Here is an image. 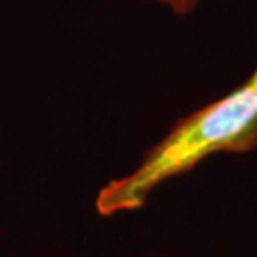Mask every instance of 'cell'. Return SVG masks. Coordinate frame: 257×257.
Masks as SVG:
<instances>
[{
    "label": "cell",
    "instance_id": "277c9868",
    "mask_svg": "<svg viewBox=\"0 0 257 257\" xmlns=\"http://www.w3.org/2000/svg\"><path fill=\"white\" fill-rule=\"evenodd\" d=\"M152 2H157V4H164V5H169V7H172L174 0H152Z\"/></svg>",
    "mask_w": 257,
    "mask_h": 257
},
{
    "label": "cell",
    "instance_id": "6da1fadb",
    "mask_svg": "<svg viewBox=\"0 0 257 257\" xmlns=\"http://www.w3.org/2000/svg\"><path fill=\"white\" fill-rule=\"evenodd\" d=\"M257 147V87L245 80L237 89L179 119L144 152L127 176L112 179L95 197L102 217L134 212L146 205L161 184L192 171L214 154H244Z\"/></svg>",
    "mask_w": 257,
    "mask_h": 257
},
{
    "label": "cell",
    "instance_id": "3957f363",
    "mask_svg": "<svg viewBox=\"0 0 257 257\" xmlns=\"http://www.w3.org/2000/svg\"><path fill=\"white\" fill-rule=\"evenodd\" d=\"M247 80H249V82H252V84L257 87V67H255V70L252 72V75H250Z\"/></svg>",
    "mask_w": 257,
    "mask_h": 257
},
{
    "label": "cell",
    "instance_id": "7a4b0ae2",
    "mask_svg": "<svg viewBox=\"0 0 257 257\" xmlns=\"http://www.w3.org/2000/svg\"><path fill=\"white\" fill-rule=\"evenodd\" d=\"M199 2L200 0H174L171 9L179 15H186L189 12H192V10L197 7Z\"/></svg>",
    "mask_w": 257,
    "mask_h": 257
}]
</instances>
